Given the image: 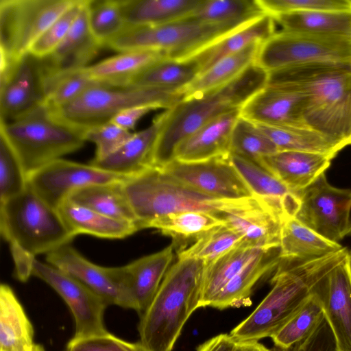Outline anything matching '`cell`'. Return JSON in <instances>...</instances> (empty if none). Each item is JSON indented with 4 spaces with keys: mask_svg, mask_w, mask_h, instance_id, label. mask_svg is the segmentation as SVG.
<instances>
[{
    "mask_svg": "<svg viewBox=\"0 0 351 351\" xmlns=\"http://www.w3.org/2000/svg\"><path fill=\"white\" fill-rule=\"evenodd\" d=\"M267 86L302 95L308 126L346 145L351 144V60L268 72Z\"/></svg>",
    "mask_w": 351,
    "mask_h": 351,
    "instance_id": "obj_1",
    "label": "cell"
},
{
    "mask_svg": "<svg viewBox=\"0 0 351 351\" xmlns=\"http://www.w3.org/2000/svg\"><path fill=\"white\" fill-rule=\"evenodd\" d=\"M348 254L343 247L317 258H280L271 280V290L230 335L236 341L274 336L311 296L317 282Z\"/></svg>",
    "mask_w": 351,
    "mask_h": 351,
    "instance_id": "obj_2",
    "label": "cell"
},
{
    "mask_svg": "<svg viewBox=\"0 0 351 351\" xmlns=\"http://www.w3.org/2000/svg\"><path fill=\"white\" fill-rule=\"evenodd\" d=\"M268 72L255 62L230 82L195 97L182 98L165 110L152 166L162 168L175 160L178 145L198 128L225 113L240 110L267 83Z\"/></svg>",
    "mask_w": 351,
    "mask_h": 351,
    "instance_id": "obj_3",
    "label": "cell"
},
{
    "mask_svg": "<svg viewBox=\"0 0 351 351\" xmlns=\"http://www.w3.org/2000/svg\"><path fill=\"white\" fill-rule=\"evenodd\" d=\"M206 263L178 258L170 266L138 326L145 351H172L192 313L201 307Z\"/></svg>",
    "mask_w": 351,
    "mask_h": 351,
    "instance_id": "obj_4",
    "label": "cell"
},
{
    "mask_svg": "<svg viewBox=\"0 0 351 351\" xmlns=\"http://www.w3.org/2000/svg\"><path fill=\"white\" fill-rule=\"evenodd\" d=\"M84 132L58 117L46 104L16 119L0 121V135L19 160L27 177L81 149Z\"/></svg>",
    "mask_w": 351,
    "mask_h": 351,
    "instance_id": "obj_5",
    "label": "cell"
},
{
    "mask_svg": "<svg viewBox=\"0 0 351 351\" xmlns=\"http://www.w3.org/2000/svg\"><path fill=\"white\" fill-rule=\"evenodd\" d=\"M0 228L10 246L34 257L70 244L75 237L58 210L28 186L19 195L0 203Z\"/></svg>",
    "mask_w": 351,
    "mask_h": 351,
    "instance_id": "obj_6",
    "label": "cell"
},
{
    "mask_svg": "<svg viewBox=\"0 0 351 351\" xmlns=\"http://www.w3.org/2000/svg\"><path fill=\"white\" fill-rule=\"evenodd\" d=\"M123 184L139 230L169 213L201 210L214 215L224 200L187 186L154 167L127 178Z\"/></svg>",
    "mask_w": 351,
    "mask_h": 351,
    "instance_id": "obj_7",
    "label": "cell"
},
{
    "mask_svg": "<svg viewBox=\"0 0 351 351\" xmlns=\"http://www.w3.org/2000/svg\"><path fill=\"white\" fill-rule=\"evenodd\" d=\"M182 98L180 91L104 84L88 89L68 104L52 110L64 121L85 133L111 121L128 108L154 106L167 110Z\"/></svg>",
    "mask_w": 351,
    "mask_h": 351,
    "instance_id": "obj_8",
    "label": "cell"
},
{
    "mask_svg": "<svg viewBox=\"0 0 351 351\" xmlns=\"http://www.w3.org/2000/svg\"><path fill=\"white\" fill-rule=\"evenodd\" d=\"M243 25L210 24L187 17L154 26L125 27L106 47L116 51L154 50L183 60Z\"/></svg>",
    "mask_w": 351,
    "mask_h": 351,
    "instance_id": "obj_9",
    "label": "cell"
},
{
    "mask_svg": "<svg viewBox=\"0 0 351 351\" xmlns=\"http://www.w3.org/2000/svg\"><path fill=\"white\" fill-rule=\"evenodd\" d=\"M77 0H1L0 57L14 60Z\"/></svg>",
    "mask_w": 351,
    "mask_h": 351,
    "instance_id": "obj_10",
    "label": "cell"
},
{
    "mask_svg": "<svg viewBox=\"0 0 351 351\" xmlns=\"http://www.w3.org/2000/svg\"><path fill=\"white\" fill-rule=\"evenodd\" d=\"M350 60V41L281 30L261 45L255 63L271 72L300 64Z\"/></svg>",
    "mask_w": 351,
    "mask_h": 351,
    "instance_id": "obj_11",
    "label": "cell"
},
{
    "mask_svg": "<svg viewBox=\"0 0 351 351\" xmlns=\"http://www.w3.org/2000/svg\"><path fill=\"white\" fill-rule=\"evenodd\" d=\"M293 217L318 234L339 243L351 228V189L332 186L325 173L298 193Z\"/></svg>",
    "mask_w": 351,
    "mask_h": 351,
    "instance_id": "obj_12",
    "label": "cell"
},
{
    "mask_svg": "<svg viewBox=\"0 0 351 351\" xmlns=\"http://www.w3.org/2000/svg\"><path fill=\"white\" fill-rule=\"evenodd\" d=\"M46 82L43 59L30 52L0 60V121L16 119L46 104Z\"/></svg>",
    "mask_w": 351,
    "mask_h": 351,
    "instance_id": "obj_13",
    "label": "cell"
},
{
    "mask_svg": "<svg viewBox=\"0 0 351 351\" xmlns=\"http://www.w3.org/2000/svg\"><path fill=\"white\" fill-rule=\"evenodd\" d=\"M214 215L241 237L242 245L264 250L280 247L286 216L259 197L224 199Z\"/></svg>",
    "mask_w": 351,
    "mask_h": 351,
    "instance_id": "obj_14",
    "label": "cell"
},
{
    "mask_svg": "<svg viewBox=\"0 0 351 351\" xmlns=\"http://www.w3.org/2000/svg\"><path fill=\"white\" fill-rule=\"evenodd\" d=\"M32 276L51 287L64 300L75 322L73 337L82 338L108 332L104 322L108 305L78 280L47 263L34 259Z\"/></svg>",
    "mask_w": 351,
    "mask_h": 351,
    "instance_id": "obj_15",
    "label": "cell"
},
{
    "mask_svg": "<svg viewBox=\"0 0 351 351\" xmlns=\"http://www.w3.org/2000/svg\"><path fill=\"white\" fill-rule=\"evenodd\" d=\"M128 177L117 175L90 164L62 158L54 160L27 177V186L51 207L59 206L74 191L84 186L114 182Z\"/></svg>",
    "mask_w": 351,
    "mask_h": 351,
    "instance_id": "obj_16",
    "label": "cell"
},
{
    "mask_svg": "<svg viewBox=\"0 0 351 351\" xmlns=\"http://www.w3.org/2000/svg\"><path fill=\"white\" fill-rule=\"evenodd\" d=\"M46 260L48 264L83 284L108 306L113 304L130 308L125 265L106 267L96 265L70 244L47 254Z\"/></svg>",
    "mask_w": 351,
    "mask_h": 351,
    "instance_id": "obj_17",
    "label": "cell"
},
{
    "mask_svg": "<svg viewBox=\"0 0 351 351\" xmlns=\"http://www.w3.org/2000/svg\"><path fill=\"white\" fill-rule=\"evenodd\" d=\"M160 169L182 184L217 199L254 195L232 164L230 154L199 162L174 160Z\"/></svg>",
    "mask_w": 351,
    "mask_h": 351,
    "instance_id": "obj_18",
    "label": "cell"
},
{
    "mask_svg": "<svg viewBox=\"0 0 351 351\" xmlns=\"http://www.w3.org/2000/svg\"><path fill=\"white\" fill-rule=\"evenodd\" d=\"M348 256L324 276L313 291L332 331L335 351H351V271Z\"/></svg>",
    "mask_w": 351,
    "mask_h": 351,
    "instance_id": "obj_19",
    "label": "cell"
},
{
    "mask_svg": "<svg viewBox=\"0 0 351 351\" xmlns=\"http://www.w3.org/2000/svg\"><path fill=\"white\" fill-rule=\"evenodd\" d=\"M304 104L302 95L266 86L242 106L240 115L259 125L310 128Z\"/></svg>",
    "mask_w": 351,
    "mask_h": 351,
    "instance_id": "obj_20",
    "label": "cell"
},
{
    "mask_svg": "<svg viewBox=\"0 0 351 351\" xmlns=\"http://www.w3.org/2000/svg\"><path fill=\"white\" fill-rule=\"evenodd\" d=\"M87 3L69 32L47 57L43 58L47 76L61 74L87 67L102 47L93 37L88 25Z\"/></svg>",
    "mask_w": 351,
    "mask_h": 351,
    "instance_id": "obj_21",
    "label": "cell"
},
{
    "mask_svg": "<svg viewBox=\"0 0 351 351\" xmlns=\"http://www.w3.org/2000/svg\"><path fill=\"white\" fill-rule=\"evenodd\" d=\"M240 111L225 113L198 128L178 145L175 160L199 162L229 155L232 132Z\"/></svg>",
    "mask_w": 351,
    "mask_h": 351,
    "instance_id": "obj_22",
    "label": "cell"
},
{
    "mask_svg": "<svg viewBox=\"0 0 351 351\" xmlns=\"http://www.w3.org/2000/svg\"><path fill=\"white\" fill-rule=\"evenodd\" d=\"M165 119V110L145 129L133 136L117 151L89 164L125 177L134 176L152 166L153 151Z\"/></svg>",
    "mask_w": 351,
    "mask_h": 351,
    "instance_id": "obj_23",
    "label": "cell"
},
{
    "mask_svg": "<svg viewBox=\"0 0 351 351\" xmlns=\"http://www.w3.org/2000/svg\"><path fill=\"white\" fill-rule=\"evenodd\" d=\"M173 258V245L125 265L130 308L141 315L150 305Z\"/></svg>",
    "mask_w": 351,
    "mask_h": 351,
    "instance_id": "obj_24",
    "label": "cell"
},
{
    "mask_svg": "<svg viewBox=\"0 0 351 351\" xmlns=\"http://www.w3.org/2000/svg\"><path fill=\"white\" fill-rule=\"evenodd\" d=\"M333 158L319 153L280 151L257 162L298 193L325 173Z\"/></svg>",
    "mask_w": 351,
    "mask_h": 351,
    "instance_id": "obj_25",
    "label": "cell"
},
{
    "mask_svg": "<svg viewBox=\"0 0 351 351\" xmlns=\"http://www.w3.org/2000/svg\"><path fill=\"white\" fill-rule=\"evenodd\" d=\"M276 21L265 14L211 43L191 58H194L204 73L221 59L236 53L253 43H263L276 32Z\"/></svg>",
    "mask_w": 351,
    "mask_h": 351,
    "instance_id": "obj_26",
    "label": "cell"
},
{
    "mask_svg": "<svg viewBox=\"0 0 351 351\" xmlns=\"http://www.w3.org/2000/svg\"><path fill=\"white\" fill-rule=\"evenodd\" d=\"M230 159L254 195L281 209L286 215H293L298 203V193L257 162L234 154H230Z\"/></svg>",
    "mask_w": 351,
    "mask_h": 351,
    "instance_id": "obj_27",
    "label": "cell"
},
{
    "mask_svg": "<svg viewBox=\"0 0 351 351\" xmlns=\"http://www.w3.org/2000/svg\"><path fill=\"white\" fill-rule=\"evenodd\" d=\"M271 16L282 31L351 42V10L294 12Z\"/></svg>",
    "mask_w": 351,
    "mask_h": 351,
    "instance_id": "obj_28",
    "label": "cell"
},
{
    "mask_svg": "<svg viewBox=\"0 0 351 351\" xmlns=\"http://www.w3.org/2000/svg\"><path fill=\"white\" fill-rule=\"evenodd\" d=\"M280 260V247L264 250L230 280L209 306L224 309L250 304L254 286L263 276L275 271Z\"/></svg>",
    "mask_w": 351,
    "mask_h": 351,
    "instance_id": "obj_29",
    "label": "cell"
},
{
    "mask_svg": "<svg viewBox=\"0 0 351 351\" xmlns=\"http://www.w3.org/2000/svg\"><path fill=\"white\" fill-rule=\"evenodd\" d=\"M58 211L71 234H89L105 239H123L139 230L136 224L102 215L75 204L64 201Z\"/></svg>",
    "mask_w": 351,
    "mask_h": 351,
    "instance_id": "obj_30",
    "label": "cell"
},
{
    "mask_svg": "<svg viewBox=\"0 0 351 351\" xmlns=\"http://www.w3.org/2000/svg\"><path fill=\"white\" fill-rule=\"evenodd\" d=\"M125 27L160 25L190 16L202 0H119Z\"/></svg>",
    "mask_w": 351,
    "mask_h": 351,
    "instance_id": "obj_31",
    "label": "cell"
},
{
    "mask_svg": "<svg viewBox=\"0 0 351 351\" xmlns=\"http://www.w3.org/2000/svg\"><path fill=\"white\" fill-rule=\"evenodd\" d=\"M33 326L12 288L0 287V351H32Z\"/></svg>",
    "mask_w": 351,
    "mask_h": 351,
    "instance_id": "obj_32",
    "label": "cell"
},
{
    "mask_svg": "<svg viewBox=\"0 0 351 351\" xmlns=\"http://www.w3.org/2000/svg\"><path fill=\"white\" fill-rule=\"evenodd\" d=\"M165 52L154 50H136L121 52L86 69L95 80L114 86H127L136 75L154 63L167 58Z\"/></svg>",
    "mask_w": 351,
    "mask_h": 351,
    "instance_id": "obj_33",
    "label": "cell"
},
{
    "mask_svg": "<svg viewBox=\"0 0 351 351\" xmlns=\"http://www.w3.org/2000/svg\"><path fill=\"white\" fill-rule=\"evenodd\" d=\"M343 247L339 243L318 234L293 216H287L282 220L280 258H317L339 252Z\"/></svg>",
    "mask_w": 351,
    "mask_h": 351,
    "instance_id": "obj_34",
    "label": "cell"
},
{
    "mask_svg": "<svg viewBox=\"0 0 351 351\" xmlns=\"http://www.w3.org/2000/svg\"><path fill=\"white\" fill-rule=\"evenodd\" d=\"M123 182L88 185L74 191L68 199L102 215L131 222L137 226Z\"/></svg>",
    "mask_w": 351,
    "mask_h": 351,
    "instance_id": "obj_35",
    "label": "cell"
},
{
    "mask_svg": "<svg viewBox=\"0 0 351 351\" xmlns=\"http://www.w3.org/2000/svg\"><path fill=\"white\" fill-rule=\"evenodd\" d=\"M200 73L194 58L183 60L165 58L134 77L128 85L180 91Z\"/></svg>",
    "mask_w": 351,
    "mask_h": 351,
    "instance_id": "obj_36",
    "label": "cell"
},
{
    "mask_svg": "<svg viewBox=\"0 0 351 351\" xmlns=\"http://www.w3.org/2000/svg\"><path fill=\"white\" fill-rule=\"evenodd\" d=\"M280 151L319 153L335 157L347 146L311 128L278 127L257 124Z\"/></svg>",
    "mask_w": 351,
    "mask_h": 351,
    "instance_id": "obj_37",
    "label": "cell"
},
{
    "mask_svg": "<svg viewBox=\"0 0 351 351\" xmlns=\"http://www.w3.org/2000/svg\"><path fill=\"white\" fill-rule=\"evenodd\" d=\"M261 44L253 43L243 50L221 59L199 74L183 89V98L197 96L234 80L255 62Z\"/></svg>",
    "mask_w": 351,
    "mask_h": 351,
    "instance_id": "obj_38",
    "label": "cell"
},
{
    "mask_svg": "<svg viewBox=\"0 0 351 351\" xmlns=\"http://www.w3.org/2000/svg\"><path fill=\"white\" fill-rule=\"evenodd\" d=\"M264 249L242 245L206 264L201 307L209 306L220 291Z\"/></svg>",
    "mask_w": 351,
    "mask_h": 351,
    "instance_id": "obj_39",
    "label": "cell"
},
{
    "mask_svg": "<svg viewBox=\"0 0 351 351\" xmlns=\"http://www.w3.org/2000/svg\"><path fill=\"white\" fill-rule=\"evenodd\" d=\"M265 14L257 0H202L189 17L210 24L243 25Z\"/></svg>",
    "mask_w": 351,
    "mask_h": 351,
    "instance_id": "obj_40",
    "label": "cell"
},
{
    "mask_svg": "<svg viewBox=\"0 0 351 351\" xmlns=\"http://www.w3.org/2000/svg\"><path fill=\"white\" fill-rule=\"evenodd\" d=\"M226 223L213 214L201 210H186L165 215L152 221L148 228H156L174 238L195 239L215 227Z\"/></svg>",
    "mask_w": 351,
    "mask_h": 351,
    "instance_id": "obj_41",
    "label": "cell"
},
{
    "mask_svg": "<svg viewBox=\"0 0 351 351\" xmlns=\"http://www.w3.org/2000/svg\"><path fill=\"white\" fill-rule=\"evenodd\" d=\"M241 243V237L225 224L199 234L192 245L181 250L178 256V258L203 260L208 264Z\"/></svg>",
    "mask_w": 351,
    "mask_h": 351,
    "instance_id": "obj_42",
    "label": "cell"
},
{
    "mask_svg": "<svg viewBox=\"0 0 351 351\" xmlns=\"http://www.w3.org/2000/svg\"><path fill=\"white\" fill-rule=\"evenodd\" d=\"M104 84L94 80L86 67L47 76L46 104L53 110L58 109L71 102L88 89Z\"/></svg>",
    "mask_w": 351,
    "mask_h": 351,
    "instance_id": "obj_43",
    "label": "cell"
},
{
    "mask_svg": "<svg viewBox=\"0 0 351 351\" xmlns=\"http://www.w3.org/2000/svg\"><path fill=\"white\" fill-rule=\"evenodd\" d=\"M278 152L276 145L257 124L240 115L232 130L230 154L258 162Z\"/></svg>",
    "mask_w": 351,
    "mask_h": 351,
    "instance_id": "obj_44",
    "label": "cell"
},
{
    "mask_svg": "<svg viewBox=\"0 0 351 351\" xmlns=\"http://www.w3.org/2000/svg\"><path fill=\"white\" fill-rule=\"evenodd\" d=\"M90 30L102 47L125 27L119 0H88Z\"/></svg>",
    "mask_w": 351,
    "mask_h": 351,
    "instance_id": "obj_45",
    "label": "cell"
},
{
    "mask_svg": "<svg viewBox=\"0 0 351 351\" xmlns=\"http://www.w3.org/2000/svg\"><path fill=\"white\" fill-rule=\"evenodd\" d=\"M324 317L322 305L313 293L302 306L274 336L275 346L287 349L306 337Z\"/></svg>",
    "mask_w": 351,
    "mask_h": 351,
    "instance_id": "obj_46",
    "label": "cell"
},
{
    "mask_svg": "<svg viewBox=\"0 0 351 351\" xmlns=\"http://www.w3.org/2000/svg\"><path fill=\"white\" fill-rule=\"evenodd\" d=\"M27 188V175L15 153L0 135V203Z\"/></svg>",
    "mask_w": 351,
    "mask_h": 351,
    "instance_id": "obj_47",
    "label": "cell"
},
{
    "mask_svg": "<svg viewBox=\"0 0 351 351\" xmlns=\"http://www.w3.org/2000/svg\"><path fill=\"white\" fill-rule=\"evenodd\" d=\"M85 2L77 0L39 36L29 52L40 58L49 56L64 38Z\"/></svg>",
    "mask_w": 351,
    "mask_h": 351,
    "instance_id": "obj_48",
    "label": "cell"
},
{
    "mask_svg": "<svg viewBox=\"0 0 351 351\" xmlns=\"http://www.w3.org/2000/svg\"><path fill=\"white\" fill-rule=\"evenodd\" d=\"M265 14L351 10V0H257Z\"/></svg>",
    "mask_w": 351,
    "mask_h": 351,
    "instance_id": "obj_49",
    "label": "cell"
},
{
    "mask_svg": "<svg viewBox=\"0 0 351 351\" xmlns=\"http://www.w3.org/2000/svg\"><path fill=\"white\" fill-rule=\"evenodd\" d=\"M134 133L124 130L112 121L85 132L86 141L96 145L93 160H99L110 155L127 142Z\"/></svg>",
    "mask_w": 351,
    "mask_h": 351,
    "instance_id": "obj_50",
    "label": "cell"
},
{
    "mask_svg": "<svg viewBox=\"0 0 351 351\" xmlns=\"http://www.w3.org/2000/svg\"><path fill=\"white\" fill-rule=\"evenodd\" d=\"M66 351H145L141 343H130L107 332L82 338L73 337Z\"/></svg>",
    "mask_w": 351,
    "mask_h": 351,
    "instance_id": "obj_51",
    "label": "cell"
},
{
    "mask_svg": "<svg viewBox=\"0 0 351 351\" xmlns=\"http://www.w3.org/2000/svg\"><path fill=\"white\" fill-rule=\"evenodd\" d=\"M158 109L154 106H138L124 110L117 114L112 122L121 128L130 131L135 127L137 121L149 112Z\"/></svg>",
    "mask_w": 351,
    "mask_h": 351,
    "instance_id": "obj_52",
    "label": "cell"
},
{
    "mask_svg": "<svg viewBox=\"0 0 351 351\" xmlns=\"http://www.w3.org/2000/svg\"><path fill=\"white\" fill-rule=\"evenodd\" d=\"M10 250L14 263L16 278L21 282L27 281L32 276L33 263L36 258L15 246H10Z\"/></svg>",
    "mask_w": 351,
    "mask_h": 351,
    "instance_id": "obj_53",
    "label": "cell"
},
{
    "mask_svg": "<svg viewBox=\"0 0 351 351\" xmlns=\"http://www.w3.org/2000/svg\"><path fill=\"white\" fill-rule=\"evenodd\" d=\"M235 343L230 335L220 334L199 345L196 351H233Z\"/></svg>",
    "mask_w": 351,
    "mask_h": 351,
    "instance_id": "obj_54",
    "label": "cell"
},
{
    "mask_svg": "<svg viewBox=\"0 0 351 351\" xmlns=\"http://www.w3.org/2000/svg\"><path fill=\"white\" fill-rule=\"evenodd\" d=\"M280 351H334L325 342L314 339H306L294 346Z\"/></svg>",
    "mask_w": 351,
    "mask_h": 351,
    "instance_id": "obj_55",
    "label": "cell"
},
{
    "mask_svg": "<svg viewBox=\"0 0 351 351\" xmlns=\"http://www.w3.org/2000/svg\"><path fill=\"white\" fill-rule=\"evenodd\" d=\"M233 351H270L258 341H236Z\"/></svg>",
    "mask_w": 351,
    "mask_h": 351,
    "instance_id": "obj_56",
    "label": "cell"
},
{
    "mask_svg": "<svg viewBox=\"0 0 351 351\" xmlns=\"http://www.w3.org/2000/svg\"><path fill=\"white\" fill-rule=\"evenodd\" d=\"M32 351H45V350L42 346L36 344Z\"/></svg>",
    "mask_w": 351,
    "mask_h": 351,
    "instance_id": "obj_57",
    "label": "cell"
},
{
    "mask_svg": "<svg viewBox=\"0 0 351 351\" xmlns=\"http://www.w3.org/2000/svg\"><path fill=\"white\" fill-rule=\"evenodd\" d=\"M348 259L349 266H350V271H351V250L348 251Z\"/></svg>",
    "mask_w": 351,
    "mask_h": 351,
    "instance_id": "obj_58",
    "label": "cell"
},
{
    "mask_svg": "<svg viewBox=\"0 0 351 351\" xmlns=\"http://www.w3.org/2000/svg\"><path fill=\"white\" fill-rule=\"evenodd\" d=\"M348 236H351V228H350V232L348 234Z\"/></svg>",
    "mask_w": 351,
    "mask_h": 351,
    "instance_id": "obj_59",
    "label": "cell"
}]
</instances>
